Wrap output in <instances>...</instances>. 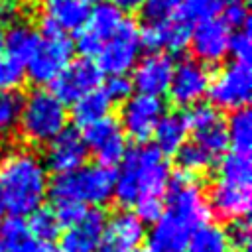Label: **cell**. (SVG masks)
I'll return each instance as SVG.
<instances>
[{
  "label": "cell",
  "mask_w": 252,
  "mask_h": 252,
  "mask_svg": "<svg viewBox=\"0 0 252 252\" xmlns=\"http://www.w3.org/2000/svg\"><path fill=\"white\" fill-rule=\"evenodd\" d=\"M165 193L163 215L154 222L146 252H185L193 232L209 222L207 195L193 175H171Z\"/></svg>",
  "instance_id": "1"
},
{
  "label": "cell",
  "mask_w": 252,
  "mask_h": 252,
  "mask_svg": "<svg viewBox=\"0 0 252 252\" xmlns=\"http://www.w3.org/2000/svg\"><path fill=\"white\" fill-rule=\"evenodd\" d=\"M171 179L165 156L148 144L126 150L120 169L114 173V197L124 207H134L144 199H163Z\"/></svg>",
  "instance_id": "2"
},
{
  "label": "cell",
  "mask_w": 252,
  "mask_h": 252,
  "mask_svg": "<svg viewBox=\"0 0 252 252\" xmlns=\"http://www.w3.org/2000/svg\"><path fill=\"white\" fill-rule=\"evenodd\" d=\"M49 179L43 161L30 150H12L0 159V191L12 217L32 215L47 197Z\"/></svg>",
  "instance_id": "3"
},
{
  "label": "cell",
  "mask_w": 252,
  "mask_h": 252,
  "mask_svg": "<svg viewBox=\"0 0 252 252\" xmlns=\"http://www.w3.org/2000/svg\"><path fill=\"white\" fill-rule=\"evenodd\" d=\"M250 175L252 165L248 156L236 152L226 154L219 163V177L207 197L209 211L230 222L246 219L252 205Z\"/></svg>",
  "instance_id": "4"
},
{
  "label": "cell",
  "mask_w": 252,
  "mask_h": 252,
  "mask_svg": "<svg viewBox=\"0 0 252 252\" xmlns=\"http://www.w3.org/2000/svg\"><path fill=\"white\" fill-rule=\"evenodd\" d=\"M53 203H77L94 209L106 205L114 197V171L104 165H83L75 171L55 175L47 189Z\"/></svg>",
  "instance_id": "5"
},
{
  "label": "cell",
  "mask_w": 252,
  "mask_h": 252,
  "mask_svg": "<svg viewBox=\"0 0 252 252\" xmlns=\"http://www.w3.org/2000/svg\"><path fill=\"white\" fill-rule=\"evenodd\" d=\"M18 128L26 142L49 144L67 128V108L51 91L35 89L22 100Z\"/></svg>",
  "instance_id": "6"
},
{
  "label": "cell",
  "mask_w": 252,
  "mask_h": 252,
  "mask_svg": "<svg viewBox=\"0 0 252 252\" xmlns=\"http://www.w3.org/2000/svg\"><path fill=\"white\" fill-rule=\"evenodd\" d=\"M142 41H140V28L136 22L124 18L116 33L100 47L96 55V65L100 71L112 75H126L140 59Z\"/></svg>",
  "instance_id": "7"
},
{
  "label": "cell",
  "mask_w": 252,
  "mask_h": 252,
  "mask_svg": "<svg viewBox=\"0 0 252 252\" xmlns=\"http://www.w3.org/2000/svg\"><path fill=\"white\" fill-rule=\"evenodd\" d=\"M252 73L250 65L244 61H232L222 67L209 85V96L220 110L244 108L250 100Z\"/></svg>",
  "instance_id": "8"
},
{
  "label": "cell",
  "mask_w": 252,
  "mask_h": 252,
  "mask_svg": "<svg viewBox=\"0 0 252 252\" xmlns=\"http://www.w3.org/2000/svg\"><path fill=\"white\" fill-rule=\"evenodd\" d=\"M73 43L67 35H47L39 41L35 53L26 63V75L35 85H47L73 61Z\"/></svg>",
  "instance_id": "9"
},
{
  "label": "cell",
  "mask_w": 252,
  "mask_h": 252,
  "mask_svg": "<svg viewBox=\"0 0 252 252\" xmlns=\"http://www.w3.org/2000/svg\"><path fill=\"white\" fill-rule=\"evenodd\" d=\"M124 22V14L118 12L108 2H98L85 22V26L77 32V49L83 57H96L100 47L116 33L120 24Z\"/></svg>",
  "instance_id": "10"
},
{
  "label": "cell",
  "mask_w": 252,
  "mask_h": 252,
  "mask_svg": "<svg viewBox=\"0 0 252 252\" xmlns=\"http://www.w3.org/2000/svg\"><path fill=\"white\" fill-rule=\"evenodd\" d=\"M163 102L158 96L132 94L124 100L120 110V126L126 138L144 144L152 134L159 118L163 116Z\"/></svg>",
  "instance_id": "11"
},
{
  "label": "cell",
  "mask_w": 252,
  "mask_h": 252,
  "mask_svg": "<svg viewBox=\"0 0 252 252\" xmlns=\"http://www.w3.org/2000/svg\"><path fill=\"white\" fill-rule=\"evenodd\" d=\"M83 138H85L87 150L93 152L98 165H104V167H112L114 163H120V159L128 150L126 134L120 122L112 116H106L87 126Z\"/></svg>",
  "instance_id": "12"
},
{
  "label": "cell",
  "mask_w": 252,
  "mask_h": 252,
  "mask_svg": "<svg viewBox=\"0 0 252 252\" xmlns=\"http://www.w3.org/2000/svg\"><path fill=\"white\" fill-rule=\"evenodd\" d=\"M189 132L193 134V142L203 148L209 156L217 159L226 146H228V136H226V120L222 118L220 110H217L211 104H197L189 114Z\"/></svg>",
  "instance_id": "13"
},
{
  "label": "cell",
  "mask_w": 252,
  "mask_h": 252,
  "mask_svg": "<svg viewBox=\"0 0 252 252\" xmlns=\"http://www.w3.org/2000/svg\"><path fill=\"white\" fill-rule=\"evenodd\" d=\"M102 81V71L93 59L81 57L71 61L51 83L53 94L65 104V102H77L87 93L98 89Z\"/></svg>",
  "instance_id": "14"
},
{
  "label": "cell",
  "mask_w": 252,
  "mask_h": 252,
  "mask_svg": "<svg viewBox=\"0 0 252 252\" xmlns=\"http://www.w3.org/2000/svg\"><path fill=\"white\" fill-rule=\"evenodd\" d=\"M211 75L203 63L197 59H183L173 67L169 83V98L179 106L199 104V100L209 93Z\"/></svg>",
  "instance_id": "15"
},
{
  "label": "cell",
  "mask_w": 252,
  "mask_h": 252,
  "mask_svg": "<svg viewBox=\"0 0 252 252\" xmlns=\"http://www.w3.org/2000/svg\"><path fill=\"white\" fill-rule=\"evenodd\" d=\"M87 0H43L39 24L41 32L47 35H65L79 32L89 18Z\"/></svg>",
  "instance_id": "16"
},
{
  "label": "cell",
  "mask_w": 252,
  "mask_h": 252,
  "mask_svg": "<svg viewBox=\"0 0 252 252\" xmlns=\"http://www.w3.org/2000/svg\"><path fill=\"white\" fill-rule=\"evenodd\" d=\"M87 156H89V150L83 134H79V130L75 128H65L47 144L43 165L45 169L61 175V173H69L83 167L87 161Z\"/></svg>",
  "instance_id": "17"
},
{
  "label": "cell",
  "mask_w": 252,
  "mask_h": 252,
  "mask_svg": "<svg viewBox=\"0 0 252 252\" xmlns=\"http://www.w3.org/2000/svg\"><path fill=\"white\" fill-rule=\"evenodd\" d=\"M144 238V222L134 213L120 211L106 219L96 252H136Z\"/></svg>",
  "instance_id": "18"
},
{
  "label": "cell",
  "mask_w": 252,
  "mask_h": 252,
  "mask_svg": "<svg viewBox=\"0 0 252 252\" xmlns=\"http://www.w3.org/2000/svg\"><path fill=\"white\" fill-rule=\"evenodd\" d=\"M173 67H175L173 59L167 53H150L138 59L136 69H134L132 87L138 91V94L159 98L169 89Z\"/></svg>",
  "instance_id": "19"
},
{
  "label": "cell",
  "mask_w": 252,
  "mask_h": 252,
  "mask_svg": "<svg viewBox=\"0 0 252 252\" xmlns=\"http://www.w3.org/2000/svg\"><path fill=\"white\" fill-rule=\"evenodd\" d=\"M106 224V215L100 209H87V213L65 228L59 236V252H96L102 230Z\"/></svg>",
  "instance_id": "20"
},
{
  "label": "cell",
  "mask_w": 252,
  "mask_h": 252,
  "mask_svg": "<svg viewBox=\"0 0 252 252\" xmlns=\"http://www.w3.org/2000/svg\"><path fill=\"white\" fill-rule=\"evenodd\" d=\"M228 41H230V30L222 24V20L213 18L207 22H201L191 30V49L197 55L199 63H220L228 53Z\"/></svg>",
  "instance_id": "21"
},
{
  "label": "cell",
  "mask_w": 252,
  "mask_h": 252,
  "mask_svg": "<svg viewBox=\"0 0 252 252\" xmlns=\"http://www.w3.org/2000/svg\"><path fill=\"white\" fill-rule=\"evenodd\" d=\"M140 41L152 49V53H161V49L179 53L191 41V26L177 18L161 24H146V28L140 30Z\"/></svg>",
  "instance_id": "22"
},
{
  "label": "cell",
  "mask_w": 252,
  "mask_h": 252,
  "mask_svg": "<svg viewBox=\"0 0 252 252\" xmlns=\"http://www.w3.org/2000/svg\"><path fill=\"white\" fill-rule=\"evenodd\" d=\"M154 140L156 146L163 156L165 154H177V150L187 142L189 136V122L187 114L173 110V112H163L159 122L154 128Z\"/></svg>",
  "instance_id": "23"
},
{
  "label": "cell",
  "mask_w": 252,
  "mask_h": 252,
  "mask_svg": "<svg viewBox=\"0 0 252 252\" xmlns=\"http://www.w3.org/2000/svg\"><path fill=\"white\" fill-rule=\"evenodd\" d=\"M39 41H41V37L32 24L14 22L4 35V49L8 51V57L26 65L32 59V55L35 53Z\"/></svg>",
  "instance_id": "24"
},
{
  "label": "cell",
  "mask_w": 252,
  "mask_h": 252,
  "mask_svg": "<svg viewBox=\"0 0 252 252\" xmlns=\"http://www.w3.org/2000/svg\"><path fill=\"white\" fill-rule=\"evenodd\" d=\"M112 110V100L102 89H94L81 96L77 102H73V120L77 126H91L106 116H110Z\"/></svg>",
  "instance_id": "25"
},
{
  "label": "cell",
  "mask_w": 252,
  "mask_h": 252,
  "mask_svg": "<svg viewBox=\"0 0 252 252\" xmlns=\"http://www.w3.org/2000/svg\"><path fill=\"white\" fill-rule=\"evenodd\" d=\"M35 238L24 217H10L0 224V248L2 252H30L35 246Z\"/></svg>",
  "instance_id": "26"
},
{
  "label": "cell",
  "mask_w": 252,
  "mask_h": 252,
  "mask_svg": "<svg viewBox=\"0 0 252 252\" xmlns=\"http://www.w3.org/2000/svg\"><path fill=\"white\" fill-rule=\"evenodd\" d=\"M226 136H228V144L232 146V152L236 154H250L252 148V116L250 110L238 108L232 112L230 120L226 122Z\"/></svg>",
  "instance_id": "27"
},
{
  "label": "cell",
  "mask_w": 252,
  "mask_h": 252,
  "mask_svg": "<svg viewBox=\"0 0 252 252\" xmlns=\"http://www.w3.org/2000/svg\"><path fill=\"white\" fill-rule=\"evenodd\" d=\"M185 252H230L224 230L217 224H203L193 232Z\"/></svg>",
  "instance_id": "28"
},
{
  "label": "cell",
  "mask_w": 252,
  "mask_h": 252,
  "mask_svg": "<svg viewBox=\"0 0 252 252\" xmlns=\"http://www.w3.org/2000/svg\"><path fill=\"white\" fill-rule=\"evenodd\" d=\"M230 0H179L177 6V20L185 24H201L207 20H213L224 4Z\"/></svg>",
  "instance_id": "29"
},
{
  "label": "cell",
  "mask_w": 252,
  "mask_h": 252,
  "mask_svg": "<svg viewBox=\"0 0 252 252\" xmlns=\"http://www.w3.org/2000/svg\"><path fill=\"white\" fill-rule=\"evenodd\" d=\"M175 159H177V165L181 167V173H187V175H193V177L205 173L215 163V158L209 156L195 142H185L177 150Z\"/></svg>",
  "instance_id": "30"
},
{
  "label": "cell",
  "mask_w": 252,
  "mask_h": 252,
  "mask_svg": "<svg viewBox=\"0 0 252 252\" xmlns=\"http://www.w3.org/2000/svg\"><path fill=\"white\" fill-rule=\"evenodd\" d=\"M26 222H28L30 232L35 238V242L39 240L41 244H51V240H55L61 232V224H59L53 209H47V207L35 209Z\"/></svg>",
  "instance_id": "31"
},
{
  "label": "cell",
  "mask_w": 252,
  "mask_h": 252,
  "mask_svg": "<svg viewBox=\"0 0 252 252\" xmlns=\"http://www.w3.org/2000/svg\"><path fill=\"white\" fill-rule=\"evenodd\" d=\"M22 98L18 93H0V140L8 138L20 120Z\"/></svg>",
  "instance_id": "32"
},
{
  "label": "cell",
  "mask_w": 252,
  "mask_h": 252,
  "mask_svg": "<svg viewBox=\"0 0 252 252\" xmlns=\"http://www.w3.org/2000/svg\"><path fill=\"white\" fill-rule=\"evenodd\" d=\"M26 81V67L8 55H0V93H16Z\"/></svg>",
  "instance_id": "33"
},
{
  "label": "cell",
  "mask_w": 252,
  "mask_h": 252,
  "mask_svg": "<svg viewBox=\"0 0 252 252\" xmlns=\"http://www.w3.org/2000/svg\"><path fill=\"white\" fill-rule=\"evenodd\" d=\"M177 6L179 0H144L140 10L146 24H161L177 16Z\"/></svg>",
  "instance_id": "34"
},
{
  "label": "cell",
  "mask_w": 252,
  "mask_h": 252,
  "mask_svg": "<svg viewBox=\"0 0 252 252\" xmlns=\"http://www.w3.org/2000/svg\"><path fill=\"white\" fill-rule=\"evenodd\" d=\"M222 24L226 28L246 30L248 28V8L242 0H230L222 6Z\"/></svg>",
  "instance_id": "35"
},
{
  "label": "cell",
  "mask_w": 252,
  "mask_h": 252,
  "mask_svg": "<svg viewBox=\"0 0 252 252\" xmlns=\"http://www.w3.org/2000/svg\"><path fill=\"white\" fill-rule=\"evenodd\" d=\"M224 236H226V242L230 246V250L238 252V250H246L248 244H250V224L246 219H240V220H232L228 224V228L224 230Z\"/></svg>",
  "instance_id": "36"
},
{
  "label": "cell",
  "mask_w": 252,
  "mask_h": 252,
  "mask_svg": "<svg viewBox=\"0 0 252 252\" xmlns=\"http://www.w3.org/2000/svg\"><path fill=\"white\" fill-rule=\"evenodd\" d=\"M250 51H252V41H250V32H248V28L234 32V33L230 35V41H228V53L234 55V61H244V63H248Z\"/></svg>",
  "instance_id": "37"
},
{
  "label": "cell",
  "mask_w": 252,
  "mask_h": 252,
  "mask_svg": "<svg viewBox=\"0 0 252 252\" xmlns=\"http://www.w3.org/2000/svg\"><path fill=\"white\" fill-rule=\"evenodd\" d=\"M132 79H128L126 75H112L106 85L102 87V91L108 94V98L114 100H126L128 96H132Z\"/></svg>",
  "instance_id": "38"
},
{
  "label": "cell",
  "mask_w": 252,
  "mask_h": 252,
  "mask_svg": "<svg viewBox=\"0 0 252 252\" xmlns=\"http://www.w3.org/2000/svg\"><path fill=\"white\" fill-rule=\"evenodd\" d=\"M136 217L146 224V222H156L163 215V199H144L138 205H134Z\"/></svg>",
  "instance_id": "39"
},
{
  "label": "cell",
  "mask_w": 252,
  "mask_h": 252,
  "mask_svg": "<svg viewBox=\"0 0 252 252\" xmlns=\"http://www.w3.org/2000/svg\"><path fill=\"white\" fill-rule=\"evenodd\" d=\"M22 10L20 0H0V24H10L18 18Z\"/></svg>",
  "instance_id": "40"
},
{
  "label": "cell",
  "mask_w": 252,
  "mask_h": 252,
  "mask_svg": "<svg viewBox=\"0 0 252 252\" xmlns=\"http://www.w3.org/2000/svg\"><path fill=\"white\" fill-rule=\"evenodd\" d=\"M108 4H112L118 12H134V10H140L144 0H110Z\"/></svg>",
  "instance_id": "41"
},
{
  "label": "cell",
  "mask_w": 252,
  "mask_h": 252,
  "mask_svg": "<svg viewBox=\"0 0 252 252\" xmlns=\"http://www.w3.org/2000/svg\"><path fill=\"white\" fill-rule=\"evenodd\" d=\"M30 252H59L55 246H51V244H41V242H37Z\"/></svg>",
  "instance_id": "42"
},
{
  "label": "cell",
  "mask_w": 252,
  "mask_h": 252,
  "mask_svg": "<svg viewBox=\"0 0 252 252\" xmlns=\"http://www.w3.org/2000/svg\"><path fill=\"white\" fill-rule=\"evenodd\" d=\"M4 51V32H0V55Z\"/></svg>",
  "instance_id": "43"
},
{
  "label": "cell",
  "mask_w": 252,
  "mask_h": 252,
  "mask_svg": "<svg viewBox=\"0 0 252 252\" xmlns=\"http://www.w3.org/2000/svg\"><path fill=\"white\" fill-rule=\"evenodd\" d=\"M4 213V201H2V191H0V215Z\"/></svg>",
  "instance_id": "44"
},
{
  "label": "cell",
  "mask_w": 252,
  "mask_h": 252,
  "mask_svg": "<svg viewBox=\"0 0 252 252\" xmlns=\"http://www.w3.org/2000/svg\"><path fill=\"white\" fill-rule=\"evenodd\" d=\"M238 252H250V248H246V250H238Z\"/></svg>",
  "instance_id": "45"
},
{
  "label": "cell",
  "mask_w": 252,
  "mask_h": 252,
  "mask_svg": "<svg viewBox=\"0 0 252 252\" xmlns=\"http://www.w3.org/2000/svg\"><path fill=\"white\" fill-rule=\"evenodd\" d=\"M136 252H140V250H136Z\"/></svg>",
  "instance_id": "46"
},
{
  "label": "cell",
  "mask_w": 252,
  "mask_h": 252,
  "mask_svg": "<svg viewBox=\"0 0 252 252\" xmlns=\"http://www.w3.org/2000/svg\"><path fill=\"white\" fill-rule=\"evenodd\" d=\"M0 252H2V248H0Z\"/></svg>",
  "instance_id": "47"
},
{
  "label": "cell",
  "mask_w": 252,
  "mask_h": 252,
  "mask_svg": "<svg viewBox=\"0 0 252 252\" xmlns=\"http://www.w3.org/2000/svg\"><path fill=\"white\" fill-rule=\"evenodd\" d=\"M87 2H89V0H87Z\"/></svg>",
  "instance_id": "48"
}]
</instances>
